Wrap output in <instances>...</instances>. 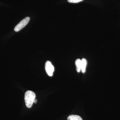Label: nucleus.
I'll use <instances>...</instances> for the list:
<instances>
[{"label":"nucleus","instance_id":"nucleus-1","mask_svg":"<svg viewBox=\"0 0 120 120\" xmlns=\"http://www.w3.org/2000/svg\"><path fill=\"white\" fill-rule=\"evenodd\" d=\"M35 94L34 92L28 90L26 92L24 100L26 107L30 108L32 107L35 98Z\"/></svg>","mask_w":120,"mask_h":120},{"label":"nucleus","instance_id":"nucleus-3","mask_svg":"<svg viewBox=\"0 0 120 120\" xmlns=\"http://www.w3.org/2000/svg\"><path fill=\"white\" fill-rule=\"evenodd\" d=\"M45 68L47 75L50 76H52L53 74L54 68L52 63L49 61H47L45 64Z\"/></svg>","mask_w":120,"mask_h":120},{"label":"nucleus","instance_id":"nucleus-7","mask_svg":"<svg viewBox=\"0 0 120 120\" xmlns=\"http://www.w3.org/2000/svg\"><path fill=\"white\" fill-rule=\"evenodd\" d=\"M83 0H68V1L69 3H76L82 1Z\"/></svg>","mask_w":120,"mask_h":120},{"label":"nucleus","instance_id":"nucleus-4","mask_svg":"<svg viewBox=\"0 0 120 120\" xmlns=\"http://www.w3.org/2000/svg\"><path fill=\"white\" fill-rule=\"evenodd\" d=\"M81 63V71L83 73H84L86 71V67L87 64V60L85 58H83Z\"/></svg>","mask_w":120,"mask_h":120},{"label":"nucleus","instance_id":"nucleus-6","mask_svg":"<svg viewBox=\"0 0 120 120\" xmlns=\"http://www.w3.org/2000/svg\"><path fill=\"white\" fill-rule=\"evenodd\" d=\"M67 120H83L80 116L76 115H71L68 116Z\"/></svg>","mask_w":120,"mask_h":120},{"label":"nucleus","instance_id":"nucleus-2","mask_svg":"<svg viewBox=\"0 0 120 120\" xmlns=\"http://www.w3.org/2000/svg\"><path fill=\"white\" fill-rule=\"evenodd\" d=\"M30 17H27L21 20L18 24L15 26L14 30L16 32H18L24 28L28 24L30 21Z\"/></svg>","mask_w":120,"mask_h":120},{"label":"nucleus","instance_id":"nucleus-8","mask_svg":"<svg viewBox=\"0 0 120 120\" xmlns=\"http://www.w3.org/2000/svg\"><path fill=\"white\" fill-rule=\"evenodd\" d=\"M37 99H34V103H37Z\"/></svg>","mask_w":120,"mask_h":120},{"label":"nucleus","instance_id":"nucleus-5","mask_svg":"<svg viewBox=\"0 0 120 120\" xmlns=\"http://www.w3.org/2000/svg\"><path fill=\"white\" fill-rule=\"evenodd\" d=\"M81 63L82 60L79 59H77L75 61L76 71L77 72H79L81 71Z\"/></svg>","mask_w":120,"mask_h":120}]
</instances>
